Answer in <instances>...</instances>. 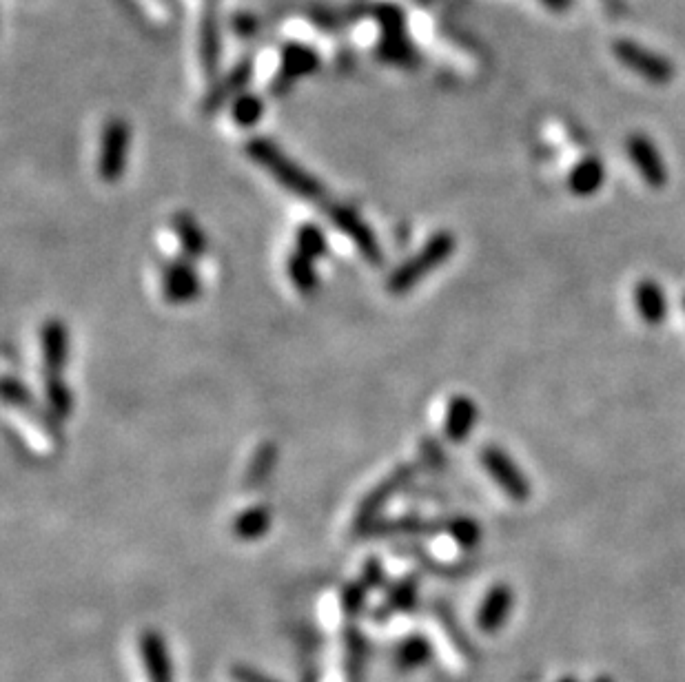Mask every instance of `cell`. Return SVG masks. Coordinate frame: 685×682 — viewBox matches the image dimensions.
<instances>
[{"instance_id":"6da1fadb","label":"cell","mask_w":685,"mask_h":682,"mask_svg":"<svg viewBox=\"0 0 685 682\" xmlns=\"http://www.w3.org/2000/svg\"><path fill=\"white\" fill-rule=\"evenodd\" d=\"M244 153L258 164L260 169L267 171L271 178L284 186L286 191H291L298 198L306 202H326V189L324 184L311 175L306 169H302L298 162L291 160L278 144L269 138H251L244 144Z\"/></svg>"},{"instance_id":"7a4b0ae2","label":"cell","mask_w":685,"mask_h":682,"mask_svg":"<svg viewBox=\"0 0 685 682\" xmlns=\"http://www.w3.org/2000/svg\"><path fill=\"white\" fill-rule=\"evenodd\" d=\"M455 248L457 240L451 231H437L413 257H408L404 264L388 275L386 291L395 297L411 293L426 275H431L435 268L451 260Z\"/></svg>"},{"instance_id":"3957f363","label":"cell","mask_w":685,"mask_h":682,"mask_svg":"<svg viewBox=\"0 0 685 682\" xmlns=\"http://www.w3.org/2000/svg\"><path fill=\"white\" fill-rule=\"evenodd\" d=\"M373 16L380 25V43H377V56L382 62L393 67L411 69L419 65V54L411 43L406 31V14L400 5L380 3L373 9Z\"/></svg>"},{"instance_id":"277c9868","label":"cell","mask_w":685,"mask_h":682,"mask_svg":"<svg viewBox=\"0 0 685 682\" xmlns=\"http://www.w3.org/2000/svg\"><path fill=\"white\" fill-rule=\"evenodd\" d=\"M417 470L419 468L415 463L397 465L391 474H386V477L364 496L353 519V534L357 536V539H364L368 530H371V527L382 519V512L386 505L391 503L397 494L408 490V485H411L417 477Z\"/></svg>"},{"instance_id":"5b68a950","label":"cell","mask_w":685,"mask_h":682,"mask_svg":"<svg viewBox=\"0 0 685 682\" xmlns=\"http://www.w3.org/2000/svg\"><path fill=\"white\" fill-rule=\"evenodd\" d=\"M131 151V127L127 120L111 118L100 133L98 149V175L105 182H118L127 171Z\"/></svg>"},{"instance_id":"8992f818","label":"cell","mask_w":685,"mask_h":682,"mask_svg":"<svg viewBox=\"0 0 685 682\" xmlns=\"http://www.w3.org/2000/svg\"><path fill=\"white\" fill-rule=\"evenodd\" d=\"M612 54L621 62L623 67H628L632 74H637L639 78H643L650 85H670L674 80V67L672 62L657 54V51H652L648 47H643L635 40L630 38H619L615 40V45H612Z\"/></svg>"},{"instance_id":"52a82bcc","label":"cell","mask_w":685,"mask_h":682,"mask_svg":"<svg viewBox=\"0 0 685 682\" xmlns=\"http://www.w3.org/2000/svg\"><path fill=\"white\" fill-rule=\"evenodd\" d=\"M479 461H482L484 470L488 472V477L495 481V485L502 490L510 501L524 503L530 496V481L526 479V474L521 472L515 459L510 457L506 450L499 446H486L479 452Z\"/></svg>"},{"instance_id":"ba28073f","label":"cell","mask_w":685,"mask_h":682,"mask_svg":"<svg viewBox=\"0 0 685 682\" xmlns=\"http://www.w3.org/2000/svg\"><path fill=\"white\" fill-rule=\"evenodd\" d=\"M326 215H329V220L335 229H340L346 237H349L368 264L382 266L384 262L382 244L380 240H377V235L371 226L362 220L360 213H355L344 204H331L329 209H326Z\"/></svg>"},{"instance_id":"9c48e42d","label":"cell","mask_w":685,"mask_h":682,"mask_svg":"<svg viewBox=\"0 0 685 682\" xmlns=\"http://www.w3.org/2000/svg\"><path fill=\"white\" fill-rule=\"evenodd\" d=\"M320 54L309 45L286 43L280 51V69L273 80V93L282 96L286 89H291L300 78L315 74L320 69Z\"/></svg>"},{"instance_id":"30bf717a","label":"cell","mask_w":685,"mask_h":682,"mask_svg":"<svg viewBox=\"0 0 685 682\" xmlns=\"http://www.w3.org/2000/svg\"><path fill=\"white\" fill-rule=\"evenodd\" d=\"M253 71H255L253 56L242 58L238 65H233V69L227 76H222L213 82L211 89L207 91V96H204L202 100V111L207 113V116H211V113H216L224 105H231V102L238 98L240 93L247 91V87L251 85Z\"/></svg>"},{"instance_id":"8fae6325","label":"cell","mask_w":685,"mask_h":682,"mask_svg":"<svg viewBox=\"0 0 685 682\" xmlns=\"http://www.w3.org/2000/svg\"><path fill=\"white\" fill-rule=\"evenodd\" d=\"M626 149L630 155V162L635 164L637 173L650 189H663V186L668 184L666 160H663L657 144L648 136H643V133H632L626 142Z\"/></svg>"},{"instance_id":"7c38bea8","label":"cell","mask_w":685,"mask_h":682,"mask_svg":"<svg viewBox=\"0 0 685 682\" xmlns=\"http://www.w3.org/2000/svg\"><path fill=\"white\" fill-rule=\"evenodd\" d=\"M3 399L7 406L16 408L18 412H23L29 419H34L40 430H45L51 439L60 437V419H56L47 408L40 406L34 399L32 390H29L23 381L16 377H5L3 379Z\"/></svg>"},{"instance_id":"4fadbf2b","label":"cell","mask_w":685,"mask_h":682,"mask_svg":"<svg viewBox=\"0 0 685 682\" xmlns=\"http://www.w3.org/2000/svg\"><path fill=\"white\" fill-rule=\"evenodd\" d=\"M200 277L187 257L162 266V295L171 304H189L200 295Z\"/></svg>"},{"instance_id":"5bb4252c","label":"cell","mask_w":685,"mask_h":682,"mask_svg":"<svg viewBox=\"0 0 685 682\" xmlns=\"http://www.w3.org/2000/svg\"><path fill=\"white\" fill-rule=\"evenodd\" d=\"M515 605V592L508 583H497L488 589L482 605L477 609V629L482 634H497L502 632L506 620L513 612Z\"/></svg>"},{"instance_id":"9a60e30c","label":"cell","mask_w":685,"mask_h":682,"mask_svg":"<svg viewBox=\"0 0 685 682\" xmlns=\"http://www.w3.org/2000/svg\"><path fill=\"white\" fill-rule=\"evenodd\" d=\"M40 355L45 377H63L69 355V333L60 319H47L40 328Z\"/></svg>"},{"instance_id":"2e32d148","label":"cell","mask_w":685,"mask_h":682,"mask_svg":"<svg viewBox=\"0 0 685 682\" xmlns=\"http://www.w3.org/2000/svg\"><path fill=\"white\" fill-rule=\"evenodd\" d=\"M198 56L202 71L207 78H216L220 69L222 58V36H220V20L218 9L213 3H207L204 12L200 16V29H198Z\"/></svg>"},{"instance_id":"e0dca14e","label":"cell","mask_w":685,"mask_h":682,"mask_svg":"<svg viewBox=\"0 0 685 682\" xmlns=\"http://www.w3.org/2000/svg\"><path fill=\"white\" fill-rule=\"evenodd\" d=\"M632 302H635L639 317L648 326L654 328L666 322L668 297L663 293V286L659 282H654V279H639L635 288H632Z\"/></svg>"},{"instance_id":"ac0fdd59","label":"cell","mask_w":685,"mask_h":682,"mask_svg":"<svg viewBox=\"0 0 685 682\" xmlns=\"http://www.w3.org/2000/svg\"><path fill=\"white\" fill-rule=\"evenodd\" d=\"M479 419L477 403L468 395H455L444 412V437L451 443H464Z\"/></svg>"},{"instance_id":"d6986e66","label":"cell","mask_w":685,"mask_h":682,"mask_svg":"<svg viewBox=\"0 0 685 682\" xmlns=\"http://www.w3.org/2000/svg\"><path fill=\"white\" fill-rule=\"evenodd\" d=\"M140 656L149 682H173L169 649L158 632H145L140 636Z\"/></svg>"},{"instance_id":"ffe728a7","label":"cell","mask_w":685,"mask_h":682,"mask_svg":"<svg viewBox=\"0 0 685 682\" xmlns=\"http://www.w3.org/2000/svg\"><path fill=\"white\" fill-rule=\"evenodd\" d=\"M603 182H606V167L597 158V155H586L584 160H579L572 171L568 173V189L570 193L579 195V198H590L595 195Z\"/></svg>"},{"instance_id":"44dd1931","label":"cell","mask_w":685,"mask_h":682,"mask_svg":"<svg viewBox=\"0 0 685 682\" xmlns=\"http://www.w3.org/2000/svg\"><path fill=\"white\" fill-rule=\"evenodd\" d=\"M171 229L173 235H176V240L180 244V251L182 255L187 257V260L196 262L207 251V237H204V231L200 229V224L196 222V217L191 213H176L171 217Z\"/></svg>"},{"instance_id":"7402d4cb","label":"cell","mask_w":685,"mask_h":682,"mask_svg":"<svg viewBox=\"0 0 685 682\" xmlns=\"http://www.w3.org/2000/svg\"><path fill=\"white\" fill-rule=\"evenodd\" d=\"M231 530L240 541H260L271 530V508L267 505H251L233 519Z\"/></svg>"},{"instance_id":"603a6c76","label":"cell","mask_w":685,"mask_h":682,"mask_svg":"<svg viewBox=\"0 0 685 682\" xmlns=\"http://www.w3.org/2000/svg\"><path fill=\"white\" fill-rule=\"evenodd\" d=\"M275 465H278V446L273 441L260 443L258 450L253 452L247 472H244V488L260 490L271 479Z\"/></svg>"},{"instance_id":"cb8c5ba5","label":"cell","mask_w":685,"mask_h":682,"mask_svg":"<svg viewBox=\"0 0 685 682\" xmlns=\"http://www.w3.org/2000/svg\"><path fill=\"white\" fill-rule=\"evenodd\" d=\"M313 262L315 260L300 251H293L286 260V273L300 295H313L318 291V273H315Z\"/></svg>"},{"instance_id":"d4e9b609","label":"cell","mask_w":685,"mask_h":682,"mask_svg":"<svg viewBox=\"0 0 685 682\" xmlns=\"http://www.w3.org/2000/svg\"><path fill=\"white\" fill-rule=\"evenodd\" d=\"M45 408L56 419H67L74 412V392L65 384L63 377H45Z\"/></svg>"},{"instance_id":"484cf974","label":"cell","mask_w":685,"mask_h":682,"mask_svg":"<svg viewBox=\"0 0 685 682\" xmlns=\"http://www.w3.org/2000/svg\"><path fill=\"white\" fill-rule=\"evenodd\" d=\"M431 656H433L431 643H428V640L419 634L404 638L400 647H397V651H395L397 665H400V669H404V671H413V669L424 667L428 660H431Z\"/></svg>"},{"instance_id":"4316f807","label":"cell","mask_w":685,"mask_h":682,"mask_svg":"<svg viewBox=\"0 0 685 682\" xmlns=\"http://www.w3.org/2000/svg\"><path fill=\"white\" fill-rule=\"evenodd\" d=\"M444 532L462 547V550H475L482 543V525L470 516H451L444 519Z\"/></svg>"},{"instance_id":"83f0119b","label":"cell","mask_w":685,"mask_h":682,"mask_svg":"<svg viewBox=\"0 0 685 682\" xmlns=\"http://www.w3.org/2000/svg\"><path fill=\"white\" fill-rule=\"evenodd\" d=\"M262 116H264V100L251 91L240 93V96L231 102V118L235 124H238V127L251 129L262 120Z\"/></svg>"},{"instance_id":"f1b7e54d","label":"cell","mask_w":685,"mask_h":682,"mask_svg":"<svg viewBox=\"0 0 685 682\" xmlns=\"http://www.w3.org/2000/svg\"><path fill=\"white\" fill-rule=\"evenodd\" d=\"M295 251L309 255L311 260H320L329 251V240L318 224L306 222L295 231Z\"/></svg>"},{"instance_id":"f546056e","label":"cell","mask_w":685,"mask_h":682,"mask_svg":"<svg viewBox=\"0 0 685 682\" xmlns=\"http://www.w3.org/2000/svg\"><path fill=\"white\" fill-rule=\"evenodd\" d=\"M417 594H419V583L415 576H406L402 581H397L391 592H388L386 598V612H413V607L417 603Z\"/></svg>"},{"instance_id":"4dcf8cb0","label":"cell","mask_w":685,"mask_h":682,"mask_svg":"<svg viewBox=\"0 0 685 682\" xmlns=\"http://www.w3.org/2000/svg\"><path fill=\"white\" fill-rule=\"evenodd\" d=\"M346 640V667L351 676H360L366 660V640L355 627H349L344 634Z\"/></svg>"},{"instance_id":"1f68e13d","label":"cell","mask_w":685,"mask_h":682,"mask_svg":"<svg viewBox=\"0 0 685 682\" xmlns=\"http://www.w3.org/2000/svg\"><path fill=\"white\" fill-rule=\"evenodd\" d=\"M371 592L362 581H353L346 585L342 589V594H340V605H342V612L346 616H351L355 618L357 614L362 612L364 605H366V594Z\"/></svg>"},{"instance_id":"d6a6232c","label":"cell","mask_w":685,"mask_h":682,"mask_svg":"<svg viewBox=\"0 0 685 682\" xmlns=\"http://www.w3.org/2000/svg\"><path fill=\"white\" fill-rule=\"evenodd\" d=\"M419 457H422V463H426L428 468L439 470L446 465V454L435 439H424L422 441V446H419Z\"/></svg>"},{"instance_id":"836d02e7","label":"cell","mask_w":685,"mask_h":682,"mask_svg":"<svg viewBox=\"0 0 685 682\" xmlns=\"http://www.w3.org/2000/svg\"><path fill=\"white\" fill-rule=\"evenodd\" d=\"M360 581L368 587V589H377L384 583V565L377 556H371L362 567V576Z\"/></svg>"},{"instance_id":"e575fe53","label":"cell","mask_w":685,"mask_h":682,"mask_svg":"<svg viewBox=\"0 0 685 682\" xmlns=\"http://www.w3.org/2000/svg\"><path fill=\"white\" fill-rule=\"evenodd\" d=\"M231 678L233 682H278L275 678L262 674L260 669H255L251 665H242V663L231 667Z\"/></svg>"},{"instance_id":"d590c367","label":"cell","mask_w":685,"mask_h":682,"mask_svg":"<svg viewBox=\"0 0 685 682\" xmlns=\"http://www.w3.org/2000/svg\"><path fill=\"white\" fill-rule=\"evenodd\" d=\"M541 5H544L546 9H550V12H568V9L572 7V0H539Z\"/></svg>"},{"instance_id":"8d00e7d4","label":"cell","mask_w":685,"mask_h":682,"mask_svg":"<svg viewBox=\"0 0 685 682\" xmlns=\"http://www.w3.org/2000/svg\"><path fill=\"white\" fill-rule=\"evenodd\" d=\"M559 682H579L575 676H564V678H561Z\"/></svg>"},{"instance_id":"74e56055","label":"cell","mask_w":685,"mask_h":682,"mask_svg":"<svg viewBox=\"0 0 685 682\" xmlns=\"http://www.w3.org/2000/svg\"><path fill=\"white\" fill-rule=\"evenodd\" d=\"M595 682H615V680H612L610 676H599Z\"/></svg>"},{"instance_id":"f35d334b","label":"cell","mask_w":685,"mask_h":682,"mask_svg":"<svg viewBox=\"0 0 685 682\" xmlns=\"http://www.w3.org/2000/svg\"><path fill=\"white\" fill-rule=\"evenodd\" d=\"M606 3H608V7H617V12H619V0H606Z\"/></svg>"},{"instance_id":"ab89813d","label":"cell","mask_w":685,"mask_h":682,"mask_svg":"<svg viewBox=\"0 0 685 682\" xmlns=\"http://www.w3.org/2000/svg\"><path fill=\"white\" fill-rule=\"evenodd\" d=\"M683 308H685V297H683Z\"/></svg>"}]
</instances>
